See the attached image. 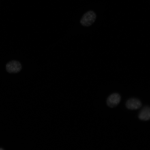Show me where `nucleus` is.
Masks as SVG:
<instances>
[{"mask_svg":"<svg viewBox=\"0 0 150 150\" xmlns=\"http://www.w3.org/2000/svg\"><path fill=\"white\" fill-rule=\"evenodd\" d=\"M96 17V15L93 11H88L83 15L81 19L80 23L84 27H89L94 23Z\"/></svg>","mask_w":150,"mask_h":150,"instance_id":"f257e3e1","label":"nucleus"},{"mask_svg":"<svg viewBox=\"0 0 150 150\" xmlns=\"http://www.w3.org/2000/svg\"><path fill=\"white\" fill-rule=\"evenodd\" d=\"M121 99V96L119 93H112L107 98L106 104L110 108H115L120 104Z\"/></svg>","mask_w":150,"mask_h":150,"instance_id":"f03ea898","label":"nucleus"},{"mask_svg":"<svg viewBox=\"0 0 150 150\" xmlns=\"http://www.w3.org/2000/svg\"><path fill=\"white\" fill-rule=\"evenodd\" d=\"M125 105L127 109L137 110L142 107V104L140 99L136 98H131L127 99Z\"/></svg>","mask_w":150,"mask_h":150,"instance_id":"7ed1b4c3","label":"nucleus"},{"mask_svg":"<svg viewBox=\"0 0 150 150\" xmlns=\"http://www.w3.org/2000/svg\"><path fill=\"white\" fill-rule=\"evenodd\" d=\"M22 66L20 62L13 61L9 62L6 65V69L9 73L15 74L20 72L21 70Z\"/></svg>","mask_w":150,"mask_h":150,"instance_id":"20e7f679","label":"nucleus"},{"mask_svg":"<svg viewBox=\"0 0 150 150\" xmlns=\"http://www.w3.org/2000/svg\"><path fill=\"white\" fill-rule=\"evenodd\" d=\"M138 117L142 121L150 120V107L148 105L144 106L139 113Z\"/></svg>","mask_w":150,"mask_h":150,"instance_id":"39448f33","label":"nucleus"},{"mask_svg":"<svg viewBox=\"0 0 150 150\" xmlns=\"http://www.w3.org/2000/svg\"><path fill=\"white\" fill-rule=\"evenodd\" d=\"M0 150H4L3 149H0Z\"/></svg>","mask_w":150,"mask_h":150,"instance_id":"423d86ee","label":"nucleus"}]
</instances>
